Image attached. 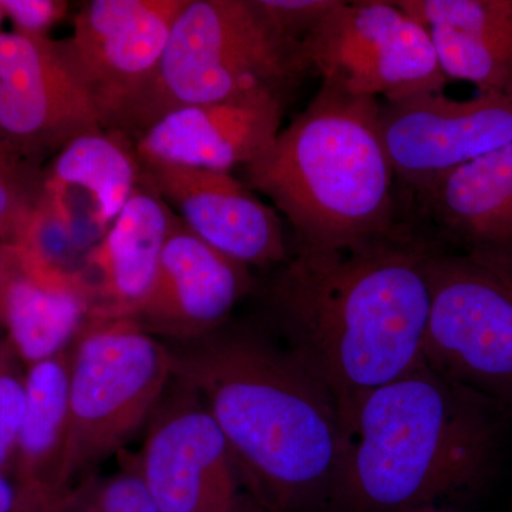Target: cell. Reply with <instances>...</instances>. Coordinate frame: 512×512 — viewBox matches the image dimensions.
Returning <instances> with one entry per match:
<instances>
[{
	"instance_id": "12",
	"label": "cell",
	"mask_w": 512,
	"mask_h": 512,
	"mask_svg": "<svg viewBox=\"0 0 512 512\" xmlns=\"http://www.w3.org/2000/svg\"><path fill=\"white\" fill-rule=\"evenodd\" d=\"M380 133L394 175L416 194L441 177L512 143V96L467 100L431 92L380 106Z\"/></svg>"
},
{
	"instance_id": "16",
	"label": "cell",
	"mask_w": 512,
	"mask_h": 512,
	"mask_svg": "<svg viewBox=\"0 0 512 512\" xmlns=\"http://www.w3.org/2000/svg\"><path fill=\"white\" fill-rule=\"evenodd\" d=\"M417 197L458 254L512 285V143L461 165Z\"/></svg>"
},
{
	"instance_id": "19",
	"label": "cell",
	"mask_w": 512,
	"mask_h": 512,
	"mask_svg": "<svg viewBox=\"0 0 512 512\" xmlns=\"http://www.w3.org/2000/svg\"><path fill=\"white\" fill-rule=\"evenodd\" d=\"M93 312L94 296L86 276L37 268L18 256L6 292L3 330L23 366L72 349Z\"/></svg>"
},
{
	"instance_id": "20",
	"label": "cell",
	"mask_w": 512,
	"mask_h": 512,
	"mask_svg": "<svg viewBox=\"0 0 512 512\" xmlns=\"http://www.w3.org/2000/svg\"><path fill=\"white\" fill-rule=\"evenodd\" d=\"M70 350L25 369L26 402L12 476L42 490L66 493L62 466L69 434Z\"/></svg>"
},
{
	"instance_id": "27",
	"label": "cell",
	"mask_w": 512,
	"mask_h": 512,
	"mask_svg": "<svg viewBox=\"0 0 512 512\" xmlns=\"http://www.w3.org/2000/svg\"><path fill=\"white\" fill-rule=\"evenodd\" d=\"M0 6L15 32L29 36H47L69 10V3L63 0H0Z\"/></svg>"
},
{
	"instance_id": "5",
	"label": "cell",
	"mask_w": 512,
	"mask_h": 512,
	"mask_svg": "<svg viewBox=\"0 0 512 512\" xmlns=\"http://www.w3.org/2000/svg\"><path fill=\"white\" fill-rule=\"evenodd\" d=\"M308 72L301 43L282 36L258 0H188L141 110L137 140L165 114L183 107L256 90L285 97Z\"/></svg>"
},
{
	"instance_id": "24",
	"label": "cell",
	"mask_w": 512,
	"mask_h": 512,
	"mask_svg": "<svg viewBox=\"0 0 512 512\" xmlns=\"http://www.w3.org/2000/svg\"><path fill=\"white\" fill-rule=\"evenodd\" d=\"M25 369L6 339L0 342V473L12 474L23 412Z\"/></svg>"
},
{
	"instance_id": "25",
	"label": "cell",
	"mask_w": 512,
	"mask_h": 512,
	"mask_svg": "<svg viewBox=\"0 0 512 512\" xmlns=\"http://www.w3.org/2000/svg\"><path fill=\"white\" fill-rule=\"evenodd\" d=\"M275 29L301 43L318 28L342 0H258Z\"/></svg>"
},
{
	"instance_id": "21",
	"label": "cell",
	"mask_w": 512,
	"mask_h": 512,
	"mask_svg": "<svg viewBox=\"0 0 512 512\" xmlns=\"http://www.w3.org/2000/svg\"><path fill=\"white\" fill-rule=\"evenodd\" d=\"M136 143L124 134L101 130L73 140L50 160L46 185L82 191L92 202V221L103 237L140 185Z\"/></svg>"
},
{
	"instance_id": "2",
	"label": "cell",
	"mask_w": 512,
	"mask_h": 512,
	"mask_svg": "<svg viewBox=\"0 0 512 512\" xmlns=\"http://www.w3.org/2000/svg\"><path fill=\"white\" fill-rule=\"evenodd\" d=\"M173 353V379L200 397L262 512L328 507L345 427L325 384L289 349L244 329L215 330Z\"/></svg>"
},
{
	"instance_id": "29",
	"label": "cell",
	"mask_w": 512,
	"mask_h": 512,
	"mask_svg": "<svg viewBox=\"0 0 512 512\" xmlns=\"http://www.w3.org/2000/svg\"><path fill=\"white\" fill-rule=\"evenodd\" d=\"M403 512H450V511L441 510V508H437V507H423V508H416V510H409V511H403Z\"/></svg>"
},
{
	"instance_id": "30",
	"label": "cell",
	"mask_w": 512,
	"mask_h": 512,
	"mask_svg": "<svg viewBox=\"0 0 512 512\" xmlns=\"http://www.w3.org/2000/svg\"><path fill=\"white\" fill-rule=\"evenodd\" d=\"M3 19H5V13H3L2 6H0V25H2Z\"/></svg>"
},
{
	"instance_id": "3",
	"label": "cell",
	"mask_w": 512,
	"mask_h": 512,
	"mask_svg": "<svg viewBox=\"0 0 512 512\" xmlns=\"http://www.w3.org/2000/svg\"><path fill=\"white\" fill-rule=\"evenodd\" d=\"M504 407L426 362L342 413L345 448L329 508L436 507L490 476Z\"/></svg>"
},
{
	"instance_id": "22",
	"label": "cell",
	"mask_w": 512,
	"mask_h": 512,
	"mask_svg": "<svg viewBox=\"0 0 512 512\" xmlns=\"http://www.w3.org/2000/svg\"><path fill=\"white\" fill-rule=\"evenodd\" d=\"M46 194V167L0 137V245L19 247Z\"/></svg>"
},
{
	"instance_id": "18",
	"label": "cell",
	"mask_w": 512,
	"mask_h": 512,
	"mask_svg": "<svg viewBox=\"0 0 512 512\" xmlns=\"http://www.w3.org/2000/svg\"><path fill=\"white\" fill-rule=\"evenodd\" d=\"M427 29L448 80L512 96V0H399Z\"/></svg>"
},
{
	"instance_id": "17",
	"label": "cell",
	"mask_w": 512,
	"mask_h": 512,
	"mask_svg": "<svg viewBox=\"0 0 512 512\" xmlns=\"http://www.w3.org/2000/svg\"><path fill=\"white\" fill-rule=\"evenodd\" d=\"M175 217L167 202L140 181L84 262L93 316L134 319L156 282Z\"/></svg>"
},
{
	"instance_id": "13",
	"label": "cell",
	"mask_w": 512,
	"mask_h": 512,
	"mask_svg": "<svg viewBox=\"0 0 512 512\" xmlns=\"http://www.w3.org/2000/svg\"><path fill=\"white\" fill-rule=\"evenodd\" d=\"M140 181L191 232L228 258L248 268L288 261L281 215L231 173L141 160Z\"/></svg>"
},
{
	"instance_id": "1",
	"label": "cell",
	"mask_w": 512,
	"mask_h": 512,
	"mask_svg": "<svg viewBox=\"0 0 512 512\" xmlns=\"http://www.w3.org/2000/svg\"><path fill=\"white\" fill-rule=\"evenodd\" d=\"M429 247L399 232L336 251L296 248L269 289L289 350L346 412L426 362Z\"/></svg>"
},
{
	"instance_id": "28",
	"label": "cell",
	"mask_w": 512,
	"mask_h": 512,
	"mask_svg": "<svg viewBox=\"0 0 512 512\" xmlns=\"http://www.w3.org/2000/svg\"><path fill=\"white\" fill-rule=\"evenodd\" d=\"M18 266L16 249L0 245V342L5 339L3 330V312H5L6 292H8L10 281Z\"/></svg>"
},
{
	"instance_id": "8",
	"label": "cell",
	"mask_w": 512,
	"mask_h": 512,
	"mask_svg": "<svg viewBox=\"0 0 512 512\" xmlns=\"http://www.w3.org/2000/svg\"><path fill=\"white\" fill-rule=\"evenodd\" d=\"M426 363L512 406V285L461 254L430 249Z\"/></svg>"
},
{
	"instance_id": "6",
	"label": "cell",
	"mask_w": 512,
	"mask_h": 512,
	"mask_svg": "<svg viewBox=\"0 0 512 512\" xmlns=\"http://www.w3.org/2000/svg\"><path fill=\"white\" fill-rule=\"evenodd\" d=\"M171 379V349L140 322L92 316L70 349L64 488L153 417Z\"/></svg>"
},
{
	"instance_id": "9",
	"label": "cell",
	"mask_w": 512,
	"mask_h": 512,
	"mask_svg": "<svg viewBox=\"0 0 512 512\" xmlns=\"http://www.w3.org/2000/svg\"><path fill=\"white\" fill-rule=\"evenodd\" d=\"M188 0H92L59 40L92 97L101 127L136 143L175 19Z\"/></svg>"
},
{
	"instance_id": "10",
	"label": "cell",
	"mask_w": 512,
	"mask_h": 512,
	"mask_svg": "<svg viewBox=\"0 0 512 512\" xmlns=\"http://www.w3.org/2000/svg\"><path fill=\"white\" fill-rule=\"evenodd\" d=\"M153 417L136 470L158 511L262 512L197 394L180 383Z\"/></svg>"
},
{
	"instance_id": "23",
	"label": "cell",
	"mask_w": 512,
	"mask_h": 512,
	"mask_svg": "<svg viewBox=\"0 0 512 512\" xmlns=\"http://www.w3.org/2000/svg\"><path fill=\"white\" fill-rule=\"evenodd\" d=\"M67 512H160L136 467L76 487Z\"/></svg>"
},
{
	"instance_id": "7",
	"label": "cell",
	"mask_w": 512,
	"mask_h": 512,
	"mask_svg": "<svg viewBox=\"0 0 512 512\" xmlns=\"http://www.w3.org/2000/svg\"><path fill=\"white\" fill-rule=\"evenodd\" d=\"M311 72L357 97L396 103L448 82L427 29L396 2H345L302 42Z\"/></svg>"
},
{
	"instance_id": "14",
	"label": "cell",
	"mask_w": 512,
	"mask_h": 512,
	"mask_svg": "<svg viewBox=\"0 0 512 512\" xmlns=\"http://www.w3.org/2000/svg\"><path fill=\"white\" fill-rule=\"evenodd\" d=\"M284 100L271 90H256L171 111L138 138V157L227 173L247 167L275 143L282 130Z\"/></svg>"
},
{
	"instance_id": "11",
	"label": "cell",
	"mask_w": 512,
	"mask_h": 512,
	"mask_svg": "<svg viewBox=\"0 0 512 512\" xmlns=\"http://www.w3.org/2000/svg\"><path fill=\"white\" fill-rule=\"evenodd\" d=\"M101 130L59 40L0 32V137L10 147L45 165L76 138Z\"/></svg>"
},
{
	"instance_id": "26",
	"label": "cell",
	"mask_w": 512,
	"mask_h": 512,
	"mask_svg": "<svg viewBox=\"0 0 512 512\" xmlns=\"http://www.w3.org/2000/svg\"><path fill=\"white\" fill-rule=\"evenodd\" d=\"M74 488L55 493L22 483L12 474L0 473V512H67Z\"/></svg>"
},
{
	"instance_id": "15",
	"label": "cell",
	"mask_w": 512,
	"mask_h": 512,
	"mask_svg": "<svg viewBox=\"0 0 512 512\" xmlns=\"http://www.w3.org/2000/svg\"><path fill=\"white\" fill-rule=\"evenodd\" d=\"M251 284L247 265L210 247L175 217L156 282L134 319L153 335L204 338L225 325Z\"/></svg>"
},
{
	"instance_id": "4",
	"label": "cell",
	"mask_w": 512,
	"mask_h": 512,
	"mask_svg": "<svg viewBox=\"0 0 512 512\" xmlns=\"http://www.w3.org/2000/svg\"><path fill=\"white\" fill-rule=\"evenodd\" d=\"M380 106L322 83L264 156L244 167V183L272 201L298 248L348 249L397 231Z\"/></svg>"
}]
</instances>
